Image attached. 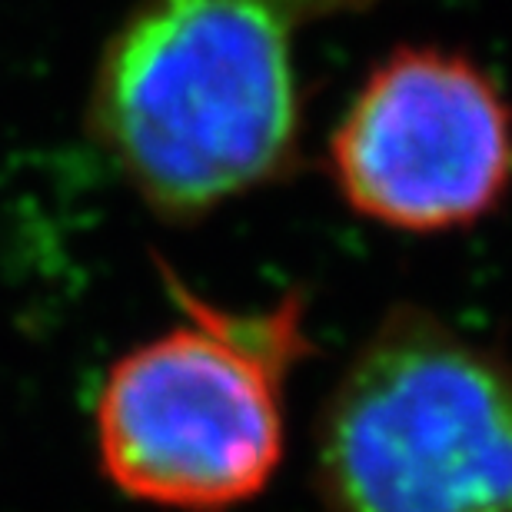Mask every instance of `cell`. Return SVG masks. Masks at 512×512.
Returning <instances> with one entry per match:
<instances>
[{
  "instance_id": "cell-1",
  "label": "cell",
  "mask_w": 512,
  "mask_h": 512,
  "mask_svg": "<svg viewBox=\"0 0 512 512\" xmlns=\"http://www.w3.org/2000/svg\"><path fill=\"white\" fill-rule=\"evenodd\" d=\"M376 4L143 0L97 67L94 137L160 217H207L296 157V37Z\"/></svg>"
},
{
  "instance_id": "cell-4",
  "label": "cell",
  "mask_w": 512,
  "mask_h": 512,
  "mask_svg": "<svg viewBox=\"0 0 512 512\" xmlns=\"http://www.w3.org/2000/svg\"><path fill=\"white\" fill-rule=\"evenodd\" d=\"M356 213L409 233L483 220L512 183V110L473 60L439 47L389 54L330 143Z\"/></svg>"
},
{
  "instance_id": "cell-2",
  "label": "cell",
  "mask_w": 512,
  "mask_h": 512,
  "mask_svg": "<svg viewBox=\"0 0 512 512\" xmlns=\"http://www.w3.org/2000/svg\"><path fill=\"white\" fill-rule=\"evenodd\" d=\"M167 283L183 320L120 356L97 399V456L137 503L220 512L253 499L283 459L286 376L310 353L306 303L263 313Z\"/></svg>"
},
{
  "instance_id": "cell-3",
  "label": "cell",
  "mask_w": 512,
  "mask_h": 512,
  "mask_svg": "<svg viewBox=\"0 0 512 512\" xmlns=\"http://www.w3.org/2000/svg\"><path fill=\"white\" fill-rule=\"evenodd\" d=\"M313 469L330 512H512V360L399 306L326 396Z\"/></svg>"
}]
</instances>
